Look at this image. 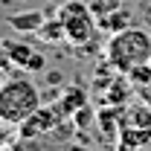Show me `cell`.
I'll return each mask as SVG.
<instances>
[{
	"mask_svg": "<svg viewBox=\"0 0 151 151\" xmlns=\"http://www.w3.org/2000/svg\"><path fill=\"white\" fill-rule=\"evenodd\" d=\"M58 18L64 23V35H67V44L73 47H87L96 38V23L93 12H90V3H81V0H67L61 9H58Z\"/></svg>",
	"mask_w": 151,
	"mask_h": 151,
	"instance_id": "obj_3",
	"label": "cell"
},
{
	"mask_svg": "<svg viewBox=\"0 0 151 151\" xmlns=\"http://www.w3.org/2000/svg\"><path fill=\"white\" fill-rule=\"evenodd\" d=\"M128 26H131V12H128L125 6L113 9L108 18L99 20V32H108V35H116V32H122V29H128Z\"/></svg>",
	"mask_w": 151,
	"mask_h": 151,
	"instance_id": "obj_8",
	"label": "cell"
},
{
	"mask_svg": "<svg viewBox=\"0 0 151 151\" xmlns=\"http://www.w3.org/2000/svg\"><path fill=\"white\" fill-rule=\"evenodd\" d=\"M38 38H41L44 44H58V41H67L61 18H58V15H47V20H44V23H41V29H38Z\"/></svg>",
	"mask_w": 151,
	"mask_h": 151,
	"instance_id": "obj_9",
	"label": "cell"
},
{
	"mask_svg": "<svg viewBox=\"0 0 151 151\" xmlns=\"http://www.w3.org/2000/svg\"><path fill=\"white\" fill-rule=\"evenodd\" d=\"M87 105V93H84V87H78V84H70L64 96L55 102V108L61 111V116H73L78 108H84Z\"/></svg>",
	"mask_w": 151,
	"mask_h": 151,
	"instance_id": "obj_7",
	"label": "cell"
},
{
	"mask_svg": "<svg viewBox=\"0 0 151 151\" xmlns=\"http://www.w3.org/2000/svg\"><path fill=\"white\" fill-rule=\"evenodd\" d=\"M44 20H47V12H41V9H23V12L6 15L9 29H15L18 35H38V29H41Z\"/></svg>",
	"mask_w": 151,
	"mask_h": 151,
	"instance_id": "obj_6",
	"label": "cell"
},
{
	"mask_svg": "<svg viewBox=\"0 0 151 151\" xmlns=\"http://www.w3.org/2000/svg\"><path fill=\"white\" fill-rule=\"evenodd\" d=\"M119 6H122V0H93L90 3V12H93L96 23H99L102 18H108L113 9H119Z\"/></svg>",
	"mask_w": 151,
	"mask_h": 151,
	"instance_id": "obj_11",
	"label": "cell"
},
{
	"mask_svg": "<svg viewBox=\"0 0 151 151\" xmlns=\"http://www.w3.org/2000/svg\"><path fill=\"white\" fill-rule=\"evenodd\" d=\"M67 116H61V111H58L55 105H41L32 116H26L23 122L18 125V137L20 139H38V137H44V134H52L64 122Z\"/></svg>",
	"mask_w": 151,
	"mask_h": 151,
	"instance_id": "obj_4",
	"label": "cell"
},
{
	"mask_svg": "<svg viewBox=\"0 0 151 151\" xmlns=\"http://www.w3.org/2000/svg\"><path fill=\"white\" fill-rule=\"evenodd\" d=\"M41 90L29 76H6L0 81V119L18 128L26 116L41 108Z\"/></svg>",
	"mask_w": 151,
	"mask_h": 151,
	"instance_id": "obj_1",
	"label": "cell"
},
{
	"mask_svg": "<svg viewBox=\"0 0 151 151\" xmlns=\"http://www.w3.org/2000/svg\"><path fill=\"white\" fill-rule=\"evenodd\" d=\"M9 128H12V125H6V122L0 119V148L9 145Z\"/></svg>",
	"mask_w": 151,
	"mask_h": 151,
	"instance_id": "obj_13",
	"label": "cell"
},
{
	"mask_svg": "<svg viewBox=\"0 0 151 151\" xmlns=\"http://www.w3.org/2000/svg\"><path fill=\"white\" fill-rule=\"evenodd\" d=\"M125 122H131V125H139V128H148L151 131V108H142V105H134L128 116H125Z\"/></svg>",
	"mask_w": 151,
	"mask_h": 151,
	"instance_id": "obj_10",
	"label": "cell"
},
{
	"mask_svg": "<svg viewBox=\"0 0 151 151\" xmlns=\"http://www.w3.org/2000/svg\"><path fill=\"white\" fill-rule=\"evenodd\" d=\"M3 78H6V70H3V67H0V81H3Z\"/></svg>",
	"mask_w": 151,
	"mask_h": 151,
	"instance_id": "obj_14",
	"label": "cell"
},
{
	"mask_svg": "<svg viewBox=\"0 0 151 151\" xmlns=\"http://www.w3.org/2000/svg\"><path fill=\"white\" fill-rule=\"evenodd\" d=\"M105 55H108L111 67H116L119 73H128L134 67L151 61V38H148V32L128 26V29L111 35L108 47H105Z\"/></svg>",
	"mask_w": 151,
	"mask_h": 151,
	"instance_id": "obj_2",
	"label": "cell"
},
{
	"mask_svg": "<svg viewBox=\"0 0 151 151\" xmlns=\"http://www.w3.org/2000/svg\"><path fill=\"white\" fill-rule=\"evenodd\" d=\"M125 99H128V84L122 78H113L111 93H108V105H125Z\"/></svg>",
	"mask_w": 151,
	"mask_h": 151,
	"instance_id": "obj_12",
	"label": "cell"
},
{
	"mask_svg": "<svg viewBox=\"0 0 151 151\" xmlns=\"http://www.w3.org/2000/svg\"><path fill=\"white\" fill-rule=\"evenodd\" d=\"M3 47H6V52H9V58H12V64H15V67L26 70V73H41V70H47V58L41 55V52H35L29 44L6 38V41H3Z\"/></svg>",
	"mask_w": 151,
	"mask_h": 151,
	"instance_id": "obj_5",
	"label": "cell"
}]
</instances>
